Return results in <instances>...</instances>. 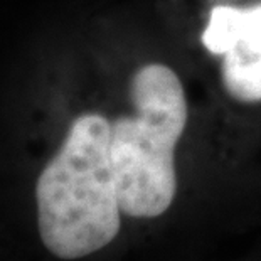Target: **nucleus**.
<instances>
[{
  "label": "nucleus",
  "instance_id": "f257e3e1",
  "mask_svg": "<svg viewBox=\"0 0 261 261\" xmlns=\"http://www.w3.org/2000/svg\"><path fill=\"white\" fill-rule=\"evenodd\" d=\"M112 125L98 113L73 121L36 186L39 234L63 259L88 256L120 231V202L110 159Z\"/></svg>",
  "mask_w": 261,
  "mask_h": 261
},
{
  "label": "nucleus",
  "instance_id": "f03ea898",
  "mask_svg": "<svg viewBox=\"0 0 261 261\" xmlns=\"http://www.w3.org/2000/svg\"><path fill=\"white\" fill-rule=\"evenodd\" d=\"M135 115L112 123L110 159L121 213L157 218L177 192L175 145L187 125L184 86L169 66L152 63L130 83Z\"/></svg>",
  "mask_w": 261,
  "mask_h": 261
},
{
  "label": "nucleus",
  "instance_id": "7ed1b4c3",
  "mask_svg": "<svg viewBox=\"0 0 261 261\" xmlns=\"http://www.w3.org/2000/svg\"><path fill=\"white\" fill-rule=\"evenodd\" d=\"M201 41L211 54L223 56L227 94L241 103L261 101V2L244 9L216 5Z\"/></svg>",
  "mask_w": 261,
  "mask_h": 261
}]
</instances>
